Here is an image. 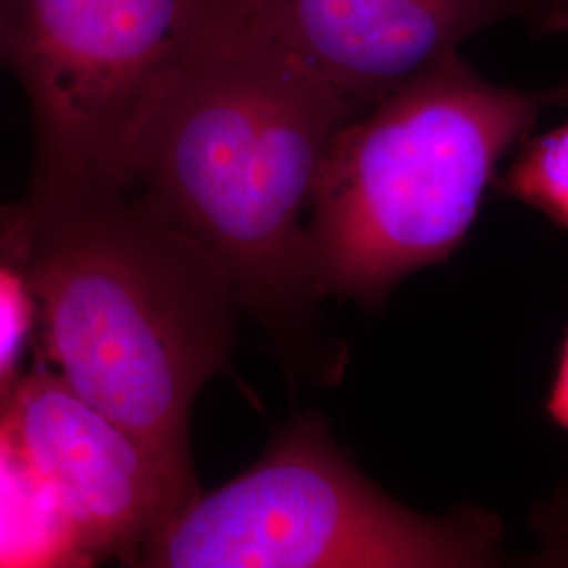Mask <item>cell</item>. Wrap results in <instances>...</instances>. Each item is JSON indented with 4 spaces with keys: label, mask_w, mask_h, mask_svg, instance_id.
<instances>
[{
    "label": "cell",
    "mask_w": 568,
    "mask_h": 568,
    "mask_svg": "<svg viewBox=\"0 0 568 568\" xmlns=\"http://www.w3.org/2000/svg\"><path fill=\"white\" fill-rule=\"evenodd\" d=\"M548 413L549 417L568 434V335L560 352L556 379L549 392Z\"/></svg>",
    "instance_id": "11"
},
{
    "label": "cell",
    "mask_w": 568,
    "mask_h": 568,
    "mask_svg": "<svg viewBox=\"0 0 568 568\" xmlns=\"http://www.w3.org/2000/svg\"><path fill=\"white\" fill-rule=\"evenodd\" d=\"M58 375L138 436L196 497L190 419L236 342L224 265L135 183L28 187L0 220Z\"/></svg>",
    "instance_id": "1"
},
{
    "label": "cell",
    "mask_w": 568,
    "mask_h": 568,
    "mask_svg": "<svg viewBox=\"0 0 568 568\" xmlns=\"http://www.w3.org/2000/svg\"><path fill=\"white\" fill-rule=\"evenodd\" d=\"M37 318V302L20 270L0 255V394L18 377V363Z\"/></svg>",
    "instance_id": "10"
},
{
    "label": "cell",
    "mask_w": 568,
    "mask_h": 568,
    "mask_svg": "<svg viewBox=\"0 0 568 568\" xmlns=\"http://www.w3.org/2000/svg\"><path fill=\"white\" fill-rule=\"evenodd\" d=\"M537 28L549 34H568V0H549Z\"/></svg>",
    "instance_id": "12"
},
{
    "label": "cell",
    "mask_w": 568,
    "mask_h": 568,
    "mask_svg": "<svg viewBox=\"0 0 568 568\" xmlns=\"http://www.w3.org/2000/svg\"><path fill=\"white\" fill-rule=\"evenodd\" d=\"M499 192L541 211L568 232V122L520 150Z\"/></svg>",
    "instance_id": "9"
},
{
    "label": "cell",
    "mask_w": 568,
    "mask_h": 568,
    "mask_svg": "<svg viewBox=\"0 0 568 568\" xmlns=\"http://www.w3.org/2000/svg\"><path fill=\"white\" fill-rule=\"evenodd\" d=\"M2 213H4V209H0V220H2Z\"/></svg>",
    "instance_id": "14"
},
{
    "label": "cell",
    "mask_w": 568,
    "mask_h": 568,
    "mask_svg": "<svg viewBox=\"0 0 568 568\" xmlns=\"http://www.w3.org/2000/svg\"><path fill=\"white\" fill-rule=\"evenodd\" d=\"M248 16L356 114L506 21L549 0H241Z\"/></svg>",
    "instance_id": "7"
},
{
    "label": "cell",
    "mask_w": 568,
    "mask_h": 568,
    "mask_svg": "<svg viewBox=\"0 0 568 568\" xmlns=\"http://www.w3.org/2000/svg\"><path fill=\"white\" fill-rule=\"evenodd\" d=\"M21 447L53 487L93 565H135L145 544L192 499L138 436L37 371L0 394Z\"/></svg>",
    "instance_id": "6"
},
{
    "label": "cell",
    "mask_w": 568,
    "mask_h": 568,
    "mask_svg": "<svg viewBox=\"0 0 568 568\" xmlns=\"http://www.w3.org/2000/svg\"><path fill=\"white\" fill-rule=\"evenodd\" d=\"M560 546H562V554L568 560V504L562 511V520H560Z\"/></svg>",
    "instance_id": "13"
},
{
    "label": "cell",
    "mask_w": 568,
    "mask_h": 568,
    "mask_svg": "<svg viewBox=\"0 0 568 568\" xmlns=\"http://www.w3.org/2000/svg\"><path fill=\"white\" fill-rule=\"evenodd\" d=\"M354 116L241 0H220L131 142L135 185L224 265L244 312L291 363L321 302L305 239L314 183Z\"/></svg>",
    "instance_id": "2"
},
{
    "label": "cell",
    "mask_w": 568,
    "mask_h": 568,
    "mask_svg": "<svg viewBox=\"0 0 568 568\" xmlns=\"http://www.w3.org/2000/svg\"><path fill=\"white\" fill-rule=\"evenodd\" d=\"M499 539V525L480 511L432 518L400 506L310 413L284 427L257 464L192 497L133 567H483Z\"/></svg>",
    "instance_id": "4"
},
{
    "label": "cell",
    "mask_w": 568,
    "mask_h": 568,
    "mask_svg": "<svg viewBox=\"0 0 568 568\" xmlns=\"http://www.w3.org/2000/svg\"><path fill=\"white\" fill-rule=\"evenodd\" d=\"M568 103L480 77L450 53L333 135L305 239L321 297L384 304L406 276L466 241L497 164L539 116Z\"/></svg>",
    "instance_id": "3"
},
{
    "label": "cell",
    "mask_w": 568,
    "mask_h": 568,
    "mask_svg": "<svg viewBox=\"0 0 568 568\" xmlns=\"http://www.w3.org/2000/svg\"><path fill=\"white\" fill-rule=\"evenodd\" d=\"M220 0H0L34 126L28 187L135 183L131 142Z\"/></svg>",
    "instance_id": "5"
},
{
    "label": "cell",
    "mask_w": 568,
    "mask_h": 568,
    "mask_svg": "<svg viewBox=\"0 0 568 568\" xmlns=\"http://www.w3.org/2000/svg\"><path fill=\"white\" fill-rule=\"evenodd\" d=\"M95 567L0 406V568Z\"/></svg>",
    "instance_id": "8"
}]
</instances>
